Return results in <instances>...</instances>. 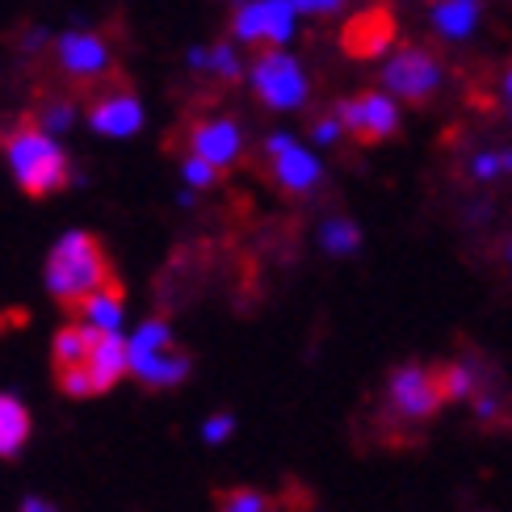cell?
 Wrapping results in <instances>:
<instances>
[{"mask_svg": "<svg viewBox=\"0 0 512 512\" xmlns=\"http://www.w3.org/2000/svg\"><path fill=\"white\" fill-rule=\"evenodd\" d=\"M126 370H131L126 340L114 328L80 319V324H63L51 340V374L59 395L68 399H97L114 391Z\"/></svg>", "mask_w": 512, "mask_h": 512, "instance_id": "6da1fadb", "label": "cell"}, {"mask_svg": "<svg viewBox=\"0 0 512 512\" xmlns=\"http://www.w3.org/2000/svg\"><path fill=\"white\" fill-rule=\"evenodd\" d=\"M47 294L55 303L76 315V307L89 298L93 290H101L105 282L114 277V265H110V252L105 244L93 236V231H68L47 256Z\"/></svg>", "mask_w": 512, "mask_h": 512, "instance_id": "7a4b0ae2", "label": "cell"}, {"mask_svg": "<svg viewBox=\"0 0 512 512\" xmlns=\"http://www.w3.org/2000/svg\"><path fill=\"white\" fill-rule=\"evenodd\" d=\"M5 156H9V168L26 198H51L59 189H68V181H72V164L63 156V147L51 139V131H42L34 118L5 131Z\"/></svg>", "mask_w": 512, "mask_h": 512, "instance_id": "3957f363", "label": "cell"}, {"mask_svg": "<svg viewBox=\"0 0 512 512\" xmlns=\"http://www.w3.org/2000/svg\"><path fill=\"white\" fill-rule=\"evenodd\" d=\"M445 387L437 361H403L387 374V412L403 424H429L445 408Z\"/></svg>", "mask_w": 512, "mask_h": 512, "instance_id": "277c9868", "label": "cell"}, {"mask_svg": "<svg viewBox=\"0 0 512 512\" xmlns=\"http://www.w3.org/2000/svg\"><path fill=\"white\" fill-rule=\"evenodd\" d=\"M382 89L391 97L408 101V105H424L441 93L445 84V63L437 59V51L416 47V42H403V47H391L382 55Z\"/></svg>", "mask_w": 512, "mask_h": 512, "instance_id": "5b68a950", "label": "cell"}, {"mask_svg": "<svg viewBox=\"0 0 512 512\" xmlns=\"http://www.w3.org/2000/svg\"><path fill=\"white\" fill-rule=\"evenodd\" d=\"M252 89L269 110H303L311 80L294 55H286L282 47H265L252 59Z\"/></svg>", "mask_w": 512, "mask_h": 512, "instance_id": "8992f818", "label": "cell"}, {"mask_svg": "<svg viewBox=\"0 0 512 512\" xmlns=\"http://www.w3.org/2000/svg\"><path fill=\"white\" fill-rule=\"evenodd\" d=\"M345 131L361 143V147H378L399 135L403 126V110H399V97H391L387 89H366V93H353L336 105Z\"/></svg>", "mask_w": 512, "mask_h": 512, "instance_id": "52a82bcc", "label": "cell"}, {"mask_svg": "<svg viewBox=\"0 0 512 512\" xmlns=\"http://www.w3.org/2000/svg\"><path fill=\"white\" fill-rule=\"evenodd\" d=\"M294 21H298L294 0H244L236 17H231V30H236L240 42H252V47H286Z\"/></svg>", "mask_w": 512, "mask_h": 512, "instance_id": "ba28073f", "label": "cell"}, {"mask_svg": "<svg viewBox=\"0 0 512 512\" xmlns=\"http://www.w3.org/2000/svg\"><path fill=\"white\" fill-rule=\"evenodd\" d=\"M265 156H269L277 189L290 194V198H303L319 181H324V164H319V156L307 152L294 135H269L265 139Z\"/></svg>", "mask_w": 512, "mask_h": 512, "instance_id": "9c48e42d", "label": "cell"}, {"mask_svg": "<svg viewBox=\"0 0 512 512\" xmlns=\"http://www.w3.org/2000/svg\"><path fill=\"white\" fill-rule=\"evenodd\" d=\"M340 47L353 59H382L395 47V17L391 9H366L357 13L345 30H340Z\"/></svg>", "mask_w": 512, "mask_h": 512, "instance_id": "30bf717a", "label": "cell"}, {"mask_svg": "<svg viewBox=\"0 0 512 512\" xmlns=\"http://www.w3.org/2000/svg\"><path fill=\"white\" fill-rule=\"evenodd\" d=\"M126 361H131V374L143 382L147 391H173L194 374V353L181 349L177 340L156 349V353H139V357H126Z\"/></svg>", "mask_w": 512, "mask_h": 512, "instance_id": "8fae6325", "label": "cell"}, {"mask_svg": "<svg viewBox=\"0 0 512 512\" xmlns=\"http://www.w3.org/2000/svg\"><path fill=\"white\" fill-rule=\"evenodd\" d=\"M429 26L441 42H471L483 26V0H433Z\"/></svg>", "mask_w": 512, "mask_h": 512, "instance_id": "7c38bea8", "label": "cell"}, {"mask_svg": "<svg viewBox=\"0 0 512 512\" xmlns=\"http://www.w3.org/2000/svg\"><path fill=\"white\" fill-rule=\"evenodd\" d=\"M89 126L97 135H110V139H126L143 126V105L135 93H114L105 101L89 105Z\"/></svg>", "mask_w": 512, "mask_h": 512, "instance_id": "4fadbf2b", "label": "cell"}, {"mask_svg": "<svg viewBox=\"0 0 512 512\" xmlns=\"http://www.w3.org/2000/svg\"><path fill=\"white\" fill-rule=\"evenodd\" d=\"M55 51H59V68L80 80L110 68V47H105L97 34H63Z\"/></svg>", "mask_w": 512, "mask_h": 512, "instance_id": "5bb4252c", "label": "cell"}, {"mask_svg": "<svg viewBox=\"0 0 512 512\" xmlns=\"http://www.w3.org/2000/svg\"><path fill=\"white\" fill-rule=\"evenodd\" d=\"M189 147L198 156H206L210 164L231 168L240 160V126L231 118H215V122H198L194 135H189Z\"/></svg>", "mask_w": 512, "mask_h": 512, "instance_id": "9a60e30c", "label": "cell"}, {"mask_svg": "<svg viewBox=\"0 0 512 512\" xmlns=\"http://www.w3.org/2000/svg\"><path fill=\"white\" fill-rule=\"evenodd\" d=\"M462 173L471 185L487 189V185H500V181H512V143H492V147H475L466 156Z\"/></svg>", "mask_w": 512, "mask_h": 512, "instance_id": "2e32d148", "label": "cell"}, {"mask_svg": "<svg viewBox=\"0 0 512 512\" xmlns=\"http://www.w3.org/2000/svg\"><path fill=\"white\" fill-rule=\"evenodd\" d=\"M122 307H126V286H122V277L114 273L101 290H93L89 298H84V303L76 307V315H80V319H89V324H97V328H114V332H118V324H122Z\"/></svg>", "mask_w": 512, "mask_h": 512, "instance_id": "e0dca14e", "label": "cell"}, {"mask_svg": "<svg viewBox=\"0 0 512 512\" xmlns=\"http://www.w3.org/2000/svg\"><path fill=\"white\" fill-rule=\"evenodd\" d=\"M34 433L30 408L13 395H0V458H17Z\"/></svg>", "mask_w": 512, "mask_h": 512, "instance_id": "ac0fdd59", "label": "cell"}, {"mask_svg": "<svg viewBox=\"0 0 512 512\" xmlns=\"http://www.w3.org/2000/svg\"><path fill=\"white\" fill-rule=\"evenodd\" d=\"M319 248L328 256H353L361 248V227L349 215H332L319 223Z\"/></svg>", "mask_w": 512, "mask_h": 512, "instance_id": "d6986e66", "label": "cell"}, {"mask_svg": "<svg viewBox=\"0 0 512 512\" xmlns=\"http://www.w3.org/2000/svg\"><path fill=\"white\" fill-rule=\"evenodd\" d=\"M215 512H273V500L256 487H223L215 492Z\"/></svg>", "mask_w": 512, "mask_h": 512, "instance_id": "ffe728a7", "label": "cell"}, {"mask_svg": "<svg viewBox=\"0 0 512 512\" xmlns=\"http://www.w3.org/2000/svg\"><path fill=\"white\" fill-rule=\"evenodd\" d=\"M210 72L215 76H223L227 84H236L240 80V55H236V47H231V42H215V47H210V63H206Z\"/></svg>", "mask_w": 512, "mask_h": 512, "instance_id": "44dd1931", "label": "cell"}, {"mask_svg": "<svg viewBox=\"0 0 512 512\" xmlns=\"http://www.w3.org/2000/svg\"><path fill=\"white\" fill-rule=\"evenodd\" d=\"M181 173H185V181L194 185V189H210V185H219V173H223V168H219V164H210V160L198 156V152H189L185 164H181Z\"/></svg>", "mask_w": 512, "mask_h": 512, "instance_id": "7402d4cb", "label": "cell"}, {"mask_svg": "<svg viewBox=\"0 0 512 512\" xmlns=\"http://www.w3.org/2000/svg\"><path fill=\"white\" fill-rule=\"evenodd\" d=\"M72 118H76V110H72V101H51V105H42L38 110V126L42 131H51V135H59V131H68L72 126Z\"/></svg>", "mask_w": 512, "mask_h": 512, "instance_id": "603a6c76", "label": "cell"}, {"mask_svg": "<svg viewBox=\"0 0 512 512\" xmlns=\"http://www.w3.org/2000/svg\"><path fill=\"white\" fill-rule=\"evenodd\" d=\"M340 135H349V131H345V122H340V114H336V110H332V114H319V118L311 122V139H315L319 147L340 143Z\"/></svg>", "mask_w": 512, "mask_h": 512, "instance_id": "cb8c5ba5", "label": "cell"}, {"mask_svg": "<svg viewBox=\"0 0 512 512\" xmlns=\"http://www.w3.org/2000/svg\"><path fill=\"white\" fill-rule=\"evenodd\" d=\"M231 433H236V416H231V412H215V416L202 424V437H206L210 445H223Z\"/></svg>", "mask_w": 512, "mask_h": 512, "instance_id": "d4e9b609", "label": "cell"}, {"mask_svg": "<svg viewBox=\"0 0 512 512\" xmlns=\"http://www.w3.org/2000/svg\"><path fill=\"white\" fill-rule=\"evenodd\" d=\"M345 0H294V9L303 13V17H328V13H336Z\"/></svg>", "mask_w": 512, "mask_h": 512, "instance_id": "484cf974", "label": "cell"}, {"mask_svg": "<svg viewBox=\"0 0 512 512\" xmlns=\"http://www.w3.org/2000/svg\"><path fill=\"white\" fill-rule=\"evenodd\" d=\"M17 512H59V508L51 500H42V496H26V500L17 504Z\"/></svg>", "mask_w": 512, "mask_h": 512, "instance_id": "4316f807", "label": "cell"}, {"mask_svg": "<svg viewBox=\"0 0 512 512\" xmlns=\"http://www.w3.org/2000/svg\"><path fill=\"white\" fill-rule=\"evenodd\" d=\"M500 101H504V105H512V63L500 72Z\"/></svg>", "mask_w": 512, "mask_h": 512, "instance_id": "83f0119b", "label": "cell"}, {"mask_svg": "<svg viewBox=\"0 0 512 512\" xmlns=\"http://www.w3.org/2000/svg\"><path fill=\"white\" fill-rule=\"evenodd\" d=\"M500 261L512 269V236H504V244H500Z\"/></svg>", "mask_w": 512, "mask_h": 512, "instance_id": "f1b7e54d", "label": "cell"}, {"mask_svg": "<svg viewBox=\"0 0 512 512\" xmlns=\"http://www.w3.org/2000/svg\"><path fill=\"white\" fill-rule=\"evenodd\" d=\"M504 110H508V122H512V105H504Z\"/></svg>", "mask_w": 512, "mask_h": 512, "instance_id": "f546056e", "label": "cell"}]
</instances>
